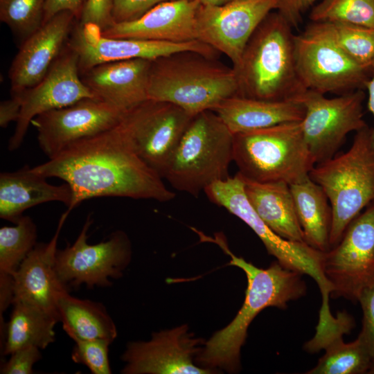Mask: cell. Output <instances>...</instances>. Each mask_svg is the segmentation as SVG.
<instances>
[{
  "label": "cell",
  "instance_id": "obj_1",
  "mask_svg": "<svg viewBox=\"0 0 374 374\" xmlns=\"http://www.w3.org/2000/svg\"><path fill=\"white\" fill-rule=\"evenodd\" d=\"M119 124V123H118ZM80 140L53 158L33 167L46 178L63 180L71 188L69 213L83 201L100 197L168 202L175 197L163 178L134 152L119 125Z\"/></svg>",
  "mask_w": 374,
  "mask_h": 374
},
{
  "label": "cell",
  "instance_id": "obj_2",
  "mask_svg": "<svg viewBox=\"0 0 374 374\" xmlns=\"http://www.w3.org/2000/svg\"><path fill=\"white\" fill-rule=\"evenodd\" d=\"M200 237L218 244L231 257L230 265L240 268L247 276V288L242 308L227 326L208 340L198 358L204 366L235 371L239 367L240 352L247 329L256 316L267 307L287 308L290 301L305 294L306 285L302 274L284 267L278 261L261 269L235 256L220 233L215 234V238L202 233Z\"/></svg>",
  "mask_w": 374,
  "mask_h": 374
},
{
  "label": "cell",
  "instance_id": "obj_3",
  "mask_svg": "<svg viewBox=\"0 0 374 374\" xmlns=\"http://www.w3.org/2000/svg\"><path fill=\"white\" fill-rule=\"evenodd\" d=\"M292 27L278 12L263 19L248 41L235 71L238 96L266 100L298 99L305 91L299 79Z\"/></svg>",
  "mask_w": 374,
  "mask_h": 374
},
{
  "label": "cell",
  "instance_id": "obj_4",
  "mask_svg": "<svg viewBox=\"0 0 374 374\" xmlns=\"http://www.w3.org/2000/svg\"><path fill=\"white\" fill-rule=\"evenodd\" d=\"M238 94L235 71L215 58L183 51L151 62L148 98L174 104L193 116Z\"/></svg>",
  "mask_w": 374,
  "mask_h": 374
},
{
  "label": "cell",
  "instance_id": "obj_5",
  "mask_svg": "<svg viewBox=\"0 0 374 374\" xmlns=\"http://www.w3.org/2000/svg\"><path fill=\"white\" fill-rule=\"evenodd\" d=\"M371 130L366 126L357 131L348 150L317 163L309 174L331 206L330 249L339 243L348 224L374 202Z\"/></svg>",
  "mask_w": 374,
  "mask_h": 374
},
{
  "label": "cell",
  "instance_id": "obj_6",
  "mask_svg": "<svg viewBox=\"0 0 374 374\" xmlns=\"http://www.w3.org/2000/svg\"><path fill=\"white\" fill-rule=\"evenodd\" d=\"M233 161L245 179L288 185L309 177L316 165L301 121L235 134Z\"/></svg>",
  "mask_w": 374,
  "mask_h": 374
},
{
  "label": "cell",
  "instance_id": "obj_7",
  "mask_svg": "<svg viewBox=\"0 0 374 374\" xmlns=\"http://www.w3.org/2000/svg\"><path fill=\"white\" fill-rule=\"evenodd\" d=\"M233 135L213 111L195 115L163 178L176 190L195 197L213 183L226 179L233 161Z\"/></svg>",
  "mask_w": 374,
  "mask_h": 374
},
{
  "label": "cell",
  "instance_id": "obj_8",
  "mask_svg": "<svg viewBox=\"0 0 374 374\" xmlns=\"http://www.w3.org/2000/svg\"><path fill=\"white\" fill-rule=\"evenodd\" d=\"M204 192L213 203L226 208L247 224L262 242L268 253L281 265L312 277L321 293V308H329L331 285L323 272L324 252L305 242L285 240L274 232L249 204L244 193L242 177L238 172L234 177L213 183Z\"/></svg>",
  "mask_w": 374,
  "mask_h": 374
},
{
  "label": "cell",
  "instance_id": "obj_9",
  "mask_svg": "<svg viewBox=\"0 0 374 374\" xmlns=\"http://www.w3.org/2000/svg\"><path fill=\"white\" fill-rule=\"evenodd\" d=\"M294 50L298 75L305 90L325 95L365 88L371 69L347 55L323 23L311 22L294 35Z\"/></svg>",
  "mask_w": 374,
  "mask_h": 374
},
{
  "label": "cell",
  "instance_id": "obj_10",
  "mask_svg": "<svg viewBox=\"0 0 374 374\" xmlns=\"http://www.w3.org/2000/svg\"><path fill=\"white\" fill-rule=\"evenodd\" d=\"M194 116L174 104L148 99L127 111L118 125L130 148L163 179Z\"/></svg>",
  "mask_w": 374,
  "mask_h": 374
},
{
  "label": "cell",
  "instance_id": "obj_11",
  "mask_svg": "<svg viewBox=\"0 0 374 374\" xmlns=\"http://www.w3.org/2000/svg\"><path fill=\"white\" fill-rule=\"evenodd\" d=\"M93 222L89 215L76 240L57 249L55 267L62 284L69 291L84 285L107 287L109 278H118L130 260V242L125 233H112L108 239L95 244L88 243V231Z\"/></svg>",
  "mask_w": 374,
  "mask_h": 374
},
{
  "label": "cell",
  "instance_id": "obj_12",
  "mask_svg": "<svg viewBox=\"0 0 374 374\" xmlns=\"http://www.w3.org/2000/svg\"><path fill=\"white\" fill-rule=\"evenodd\" d=\"M364 98L359 89L332 98L307 90L298 98L305 108L301 121L304 139L316 164L335 156L350 132L367 126Z\"/></svg>",
  "mask_w": 374,
  "mask_h": 374
},
{
  "label": "cell",
  "instance_id": "obj_13",
  "mask_svg": "<svg viewBox=\"0 0 374 374\" xmlns=\"http://www.w3.org/2000/svg\"><path fill=\"white\" fill-rule=\"evenodd\" d=\"M323 269L333 299L358 301L374 282V202L348 224L339 243L324 252Z\"/></svg>",
  "mask_w": 374,
  "mask_h": 374
},
{
  "label": "cell",
  "instance_id": "obj_14",
  "mask_svg": "<svg viewBox=\"0 0 374 374\" xmlns=\"http://www.w3.org/2000/svg\"><path fill=\"white\" fill-rule=\"evenodd\" d=\"M66 46L78 57L80 73L106 62L146 59L154 60L183 51H194L215 58L218 51L199 40L171 43L136 39L112 38L91 23H78L73 28Z\"/></svg>",
  "mask_w": 374,
  "mask_h": 374
},
{
  "label": "cell",
  "instance_id": "obj_15",
  "mask_svg": "<svg viewBox=\"0 0 374 374\" xmlns=\"http://www.w3.org/2000/svg\"><path fill=\"white\" fill-rule=\"evenodd\" d=\"M20 95L21 112L8 141L10 151L20 147L36 116L85 98H95L81 79L77 54L66 44L44 78Z\"/></svg>",
  "mask_w": 374,
  "mask_h": 374
},
{
  "label": "cell",
  "instance_id": "obj_16",
  "mask_svg": "<svg viewBox=\"0 0 374 374\" xmlns=\"http://www.w3.org/2000/svg\"><path fill=\"white\" fill-rule=\"evenodd\" d=\"M125 113L96 98H85L42 114L31 124L41 150L51 159L70 145L115 127Z\"/></svg>",
  "mask_w": 374,
  "mask_h": 374
},
{
  "label": "cell",
  "instance_id": "obj_17",
  "mask_svg": "<svg viewBox=\"0 0 374 374\" xmlns=\"http://www.w3.org/2000/svg\"><path fill=\"white\" fill-rule=\"evenodd\" d=\"M278 0H233L225 5H200L198 40L226 55L235 67L263 19L276 10Z\"/></svg>",
  "mask_w": 374,
  "mask_h": 374
},
{
  "label": "cell",
  "instance_id": "obj_18",
  "mask_svg": "<svg viewBox=\"0 0 374 374\" xmlns=\"http://www.w3.org/2000/svg\"><path fill=\"white\" fill-rule=\"evenodd\" d=\"M199 340L193 337L186 326L152 334L148 341L130 343L122 359L124 374H205L208 368L193 364L199 351Z\"/></svg>",
  "mask_w": 374,
  "mask_h": 374
},
{
  "label": "cell",
  "instance_id": "obj_19",
  "mask_svg": "<svg viewBox=\"0 0 374 374\" xmlns=\"http://www.w3.org/2000/svg\"><path fill=\"white\" fill-rule=\"evenodd\" d=\"M75 19L72 12H60L24 40L8 72L12 94L22 93L44 78L64 49Z\"/></svg>",
  "mask_w": 374,
  "mask_h": 374
},
{
  "label": "cell",
  "instance_id": "obj_20",
  "mask_svg": "<svg viewBox=\"0 0 374 374\" xmlns=\"http://www.w3.org/2000/svg\"><path fill=\"white\" fill-rule=\"evenodd\" d=\"M199 0H172L160 3L136 19L114 22L101 30L108 37L171 43L198 40Z\"/></svg>",
  "mask_w": 374,
  "mask_h": 374
},
{
  "label": "cell",
  "instance_id": "obj_21",
  "mask_svg": "<svg viewBox=\"0 0 374 374\" xmlns=\"http://www.w3.org/2000/svg\"><path fill=\"white\" fill-rule=\"evenodd\" d=\"M69 213L66 211L61 215L51 240L37 243L12 275L13 302L22 301L33 305L52 314L58 321L57 298L67 289L57 277L55 254L60 231Z\"/></svg>",
  "mask_w": 374,
  "mask_h": 374
},
{
  "label": "cell",
  "instance_id": "obj_22",
  "mask_svg": "<svg viewBox=\"0 0 374 374\" xmlns=\"http://www.w3.org/2000/svg\"><path fill=\"white\" fill-rule=\"evenodd\" d=\"M150 60L103 63L80 73L96 99L126 112L148 100Z\"/></svg>",
  "mask_w": 374,
  "mask_h": 374
},
{
  "label": "cell",
  "instance_id": "obj_23",
  "mask_svg": "<svg viewBox=\"0 0 374 374\" xmlns=\"http://www.w3.org/2000/svg\"><path fill=\"white\" fill-rule=\"evenodd\" d=\"M46 177L26 165L13 172L0 174V217L15 223L27 209L49 202H60L67 208L73 193L66 184L53 185Z\"/></svg>",
  "mask_w": 374,
  "mask_h": 374
},
{
  "label": "cell",
  "instance_id": "obj_24",
  "mask_svg": "<svg viewBox=\"0 0 374 374\" xmlns=\"http://www.w3.org/2000/svg\"><path fill=\"white\" fill-rule=\"evenodd\" d=\"M212 111L233 134L300 122L305 115V108L298 99L266 100L238 95L224 99Z\"/></svg>",
  "mask_w": 374,
  "mask_h": 374
},
{
  "label": "cell",
  "instance_id": "obj_25",
  "mask_svg": "<svg viewBox=\"0 0 374 374\" xmlns=\"http://www.w3.org/2000/svg\"><path fill=\"white\" fill-rule=\"evenodd\" d=\"M242 179L246 197L262 220L281 238L305 242L290 185Z\"/></svg>",
  "mask_w": 374,
  "mask_h": 374
},
{
  "label": "cell",
  "instance_id": "obj_26",
  "mask_svg": "<svg viewBox=\"0 0 374 374\" xmlns=\"http://www.w3.org/2000/svg\"><path fill=\"white\" fill-rule=\"evenodd\" d=\"M57 310L63 330L74 342L106 339L112 343L117 337L116 325L101 303L76 298L65 290L57 298Z\"/></svg>",
  "mask_w": 374,
  "mask_h": 374
},
{
  "label": "cell",
  "instance_id": "obj_27",
  "mask_svg": "<svg viewBox=\"0 0 374 374\" xmlns=\"http://www.w3.org/2000/svg\"><path fill=\"white\" fill-rule=\"evenodd\" d=\"M9 321L1 332V355L29 346L45 349L55 341V326L59 322L52 314L22 301H14Z\"/></svg>",
  "mask_w": 374,
  "mask_h": 374
},
{
  "label": "cell",
  "instance_id": "obj_28",
  "mask_svg": "<svg viewBox=\"0 0 374 374\" xmlns=\"http://www.w3.org/2000/svg\"><path fill=\"white\" fill-rule=\"evenodd\" d=\"M290 188L305 242L317 250L328 251L332 215L327 195L310 176Z\"/></svg>",
  "mask_w": 374,
  "mask_h": 374
},
{
  "label": "cell",
  "instance_id": "obj_29",
  "mask_svg": "<svg viewBox=\"0 0 374 374\" xmlns=\"http://www.w3.org/2000/svg\"><path fill=\"white\" fill-rule=\"evenodd\" d=\"M344 334L343 331L336 332L321 342L319 349L324 348L326 353L307 374L368 373L373 363L365 345L359 337L345 343Z\"/></svg>",
  "mask_w": 374,
  "mask_h": 374
},
{
  "label": "cell",
  "instance_id": "obj_30",
  "mask_svg": "<svg viewBox=\"0 0 374 374\" xmlns=\"http://www.w3.org/2000/svg\"><path fill=\"white\" fill-rule=\"evenodd\" d=\"M14 224L0 229V274L11 276L37 243V226L30 217L23 215Z\"/></svg>",
  "mask_w": 374,
  "mask_h": 374
},
{
  "label": "cell",
  "instance_id": "obj_31",
  "mask_svg": "<svg viewBox=\"0 0 374 374\" xmlns=\"http://www.w3.org/2000/svg\"><path fill=\"white\" fill-rule=\"evenodd\" d=\"M312 22L346 23L374 28V0H321L311 10Z\"/></svg>",
  "mask_w": 374,
  "mask_h": 374
},
{
  "label": "cell",
  "instance_id": "obj_32",
  "mask_svg": "<svg viewBox=\"0 0 374 374\" xmlns=\"http://www.w3.org/2000/svg\"><path fill=\"white\" fill-rule=\"evenodd\" d=\"M323 23L336 44L352 60L370 69L374 60V28L346 23Z\"/></svg>",
  "mask_w": 374,
  "mask_h": 374
},
{
  "label": "cell",
  "instance_id": "obj_33",
  "mask_svg": "<svg viewBox=\"0 0 374 374\" xmlns=\"http://www.w3.org/2000/svg\"><path fill=\"white\" fill-rule=\"evenodd\" d=\"M46 0H0V20L24 40L43 24Z\"/></svg>",
  "mask_w": 374,
  "mask_h": 374
},
{
  "label": "cell",
  "instance_id": "obj_34",
  "mask_svg": "<svg viewBox=\"0 0 374 374\" xmlns=\"http://www.w3.org/2000/svg\"><path fill=\"white\" fill-rule=\"evenodd\" d=\"M106 339L78 341L71 352V359L77 364L87 366L93 374H110L109 346Z\"/></svg>",
  "mask_w": 374,
  "mask_h": 374
},
{
  "label": "cell",
  "instance_id": "obj_35",
  "mask_svg": "<svg viewBox=\"0 0 374 374\" xmlns=\"http://www.w3.org/2000/svg\"><path fill=\"white\" fill-rule=\"evenodd\" d=\"M359 302L362 313V328L358 337L361 339L371 357L373 366L368 373L374 370V282L361 292Z\"/></svg>",
  "mask_w": 374,
  "mask_h": 374
},
{
  "label": "cell",
  "instance_id": "obj_36",
  "mask_svg": "<svg viewBox=\"0 0 374 374\" xmlns=\"http://www.w3.org/2000/svg\"><path fill=\"white\" fill-rule=\"evenodd\" d=\"M40 348L29 346L19 348L1 364V374H32L34 364L42 358Z\"/></svg>",
  "mask_w": 374,
  "mask_h": 374
},
{
  "label": "cell",
  "instance_id": "obj_37",
  "mask_svg": "<svg viewBox=\"0 0 374 374\" xmlns=\"http://www.w3.org/2000/svg\"><path fill=\"white\" fill-rule=\"evenodd\" d=\"M113 0H86L79 23H91L101 30L114 23L112 17Z\"/></svg>",
  "mask_w": 374,
  "mask_h": 374
},
{
  "label": "cell",
  "instance_id": "obj_38",
  "mask_svg": "<svg viewBox=\"0 0 374 374\" xmlns=\"http://www.w3.org/2000/svg\"><path fill=\"white\" fill-rule=\"evenodd\" d=\"M172 0H113L114 22H123L138 19L156 5Z\"/></svg>",
  "mask_w": 374,
  "mask_h": 374
},
{
  "label": "cell",
  "instance_id": "obj_39",
  "mask_svg": "<svg viewBox=\"0 0 374 374\" xmlns=\"http://www.w3.org/2000/svg\"><path fill=\"white\" fill-rule=\"evenodd\" d=\"M319 0H278L276 11L292 26L296 27L303 14Z\"/></svg>",
  "mask_w": 374,
  "mask_h": 374
},
{
  "label": "cell",
  "instance_id": "obj_40",
  "mask_svg": "<svg viewBox=\"0 0 374 374\" xmlns=\"http://www.w3.org/2000/svg\"><path fill=\"white\" fill-rule=\"evenodd\" d=\"M86 0H46L43 24L62 11L72 12L79 20Z\"/></svg>",
  "mask_w": 374,
  "mask_h": 374
},
{
  "label": "cell",
  "instance_id": "obj_41",
  "mask_svg": "<svg viewBox=\"0 0 374 374\" xmlns=\"http://www.w3.org/2000/svg\"><path fill=\"white\" fill-rule=\"evenodd\" d=\"M21 107V97L20 93L12 94L8 100L0 104V126L6 127L10 123L19 118Z\"/></svg>",
  "mask_w": 374,
  "mask_h": 374
},
{
  "label": "cell",
  "instance_id": "obj_42",
  "mask_svg": "<svg viewBox=\"0 0 374 374\" xmlns=\"http://www.w3.org/2000/svg\"><path fill=\"white\" fill-rule=\"evenodd\" d=\"M14 299L12 276L0 274V317Z\"/></svg>",
  "mask_w": 374,
  "mask_h": 374
},
{
  "label": "cell",
  "instance_id": "obj_43",
  "mask_svg": "<svg viewBox=\"0 0 374 374\" xmlns=\"http://www.w3.org/2000/svg\"><path fill=\"white\" fill-rule=\"evenodd\" d=\"M371 76L365 84L368 92V109L374 117V60L371 65ZM371 139L374 147V127L371 130Z\"/></svg>",
  "mask_w": 374,
  "mask_h": 374
},
{
  "label": "cell",
  "instance_id": "obj_44",
  "mask_svg": "<svg viewBox=\"0 0 374 374\" xmlns=\"http://www.w3.org/2000/svg\"><path fill=\"white\" fill-rule=\"evenodd\" d=\"M200 3L204 6H219L225 5L233 0H199Z\"/></svg>",
  "mask_w": 374,
  "mask_h": 374
},
{
  "label": "cell",
  "instance_id": "obj_45",
  "mask_svg": "<svg viewBox=\"0 0 374 374\" xmlns=\"http://www.w3.org/2000/svg\"><path fill=\"white\" fill-rule=\"evenodd\" d=\"M352 319H353L349 316V317L348 318V319H347L342 325H344V324H345V323L349 322V321H351ZM342 325H341V326H342ZM340 326H339V327H340ZM338 328H339V327H338ZM337 328H336V329H337ZM330 332H331V331H330ZM327 334H328V333H327ZM323 336H324V335H323ZM323 336H322V337H323ZM321 337H318V338H321ZM313 338H314V339H318V338H316V337H313Z\"/></svg>",
  "mask_w": 374,
  "mask_h": 374
},
{
  "label": "cell",
  "instance_id": "obj_46",
  "mask_svg": "<svg viewBox=\"0 0 374 374\" xmlns=\"http://www.w3.org/2000/svg\"><path fill=\"white\" fill-rule=\"evenodd\" d=\"M371 374H374V370L371 372Z\"/></svg>",
  "mask_w": 374,
  "mask_h": 374
}]
</instances>
